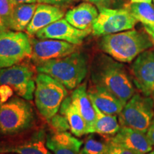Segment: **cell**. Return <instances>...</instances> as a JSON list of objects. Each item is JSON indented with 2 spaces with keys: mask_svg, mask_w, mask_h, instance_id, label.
<instances>
[{
  "mask_svg": "<svg viewBox=\"0 0 154 154\" xmlns=\"http://www.w3.org/2000/svg\"><path fill=\"white\" fill-rule=\"evenodd\" d=\"M98 15L99 11L93 4L83 2L67 11L65 19L74 27L84 30L92 28Z\"/></svg>",
  "mask_w": 154,
  "mask_h": 154,
  "instance_id": "19",
  "label": "cell"
},
{
  "mask_svg": "<svg viewBox=\"0 0 154 154\" xmlns=\"http://www.w3.org/2000/svg\"><path fill=\"white\" fill-rule=\"evenodd\" d=\"M146 136H147V138H149L151 145L154 146V118L152 120L151 124H150L149 128H148V131H146Z\"/></svg>",
  "mask_w": 154,
  "mask_h": 154,
  "instance_id": "29",
  "label": "cell"
},
{
  "mask_svg": "<svg viewBox=\"0 0 154 154\" xmlns=\"http://www.w3.org/2000/svg\"><path fill=\"white\" fill-rule=\"evenodd\" d=\"M137 22L126 7L122 9L100 7L99 15L92 25L91 33L96 36L119 33L133 29Z\"/></svg>",
  "mask_w": 154,
  "mask_h": 154,
  "instance_id": "10",
  "label": "cell"
},
{
  "mask_svg": "<svg viewBox=\"0 0 154 154\" xmlns=\"http://www.w3.org/2000/svg\"><path fill=\"white\" fill-rule=\"evenodd\" d=\"M64 16V11L57 5L38 4L34 16L26 29V33L29 36L35 35L42 29L63 19Z\"/></svg>",
  "mask_w": 154,
  "mask_h": 154,
  "instance_id": "15",
  "label": "cell"
},
{
  "mask_svg": "<svg viewBox=\"0 0 154 154\" xmlns=\"http://www.w3.org/2000/svg\"><path fill=\"white\" fill-rule=\"evenodd\" d=\"M74 0H37L38 3L48 4L51 5H62L72 3Z\"/></svg>",
  "mask_w": 154,
  "mask_h": 154,
  "instance_id": "28",
  "label": "cell"
},
{
  "mask_svg": "<svg viewBox=\"0 0 154 154\" xmlns=\"http://www.w3.org/2000/svg\"><path fill=\"white\" fill-rule=\"evenodd\" d=\"M146 154H154V149H152L151 151H149V153H147Z\"/></svg>",
  "mask_w": 154,
  "mask_h": 154,
  "instance_id": "35",
  "label": "cell"
},
{
  "mask_svg": "<svg viewBox=\"0 0 154 154\" xmlns=\"http://www.w3.org/2000/svg\"><path fill=\"white\" fill-rule=\"evenodd\" d=\"M151 96H152V98H153V103H154V94H153V95H152Z\"/></svg>",
  "mask_w": 154,
  "mask_h": 154,
  "instance_id": "37",
  "label": "cell"
},
{
  "mask_svg": "<svg viewBox=\"0 0 154 154\" xmlns=\"http://www.w3.org/2000/svg\"><path fill=\"white\" fill-rule=\"evenodd\" d=\"M32 47L27 34L8 29L0 33V69L7 68L31 58Z\"/></svg>",
  "mask_w": 154,
  "mask_h": 154,
  "instance_id": "8",
  "label": "cell"
},
{
  "mask_svg": "<svg viewBox=\"0 0 154 154\" xmlns=\"http://www.w3.org/2000/svg\"><path fill=\"white\" fill-rule=\"evenodd\" d=\"M38 4H20L13 6L9 29L16 32L26 30L35 12Z\"/></svg>",
  "mask_w": 154,
  "mask_h": 154,
  "instance_id": "21",
  "label": "cell"
},
{
  "mask_svg": "<svg viewBox=\"0 0 154 154\" xmlns=\"http://www.w3.org/2000/svg\"><path fill=\"white\" fill-rule=\"evenodd\" d=\"M72 101L85 121L87 134L94 133L96 112L87 91V83L84 82L74 89L71 94Z\"/></svg>",
  "mask_w": 154,
  "mask_h": 154,
  "instance_id": "18",
  "label": "cell"
},
{
  "mask_svg": "<svg viewBox=\"0 0 154 154\" xmlns=\"http://www.w3.org/2000/svg\"><path fill=\"white\" fill-rule=\"evenodd\" d=\"M93 106L96 112L94 133L107 139L115 136L121 128L116 115L107 114L100 111L94 104Z\"/></svg>",
  "mask_w": 154,
  "mask_h": 154,
  "instance_id": "22",
  "label": "cell"
},
{
  "mask_svg": "<svg viewBox=\"0 0 154 154\" xmlns=\"http://www.w3.org/2000/svg\"><path fill=\"white\" fill-rule=\"evenodd\" d=\"M83 141L69 132L47 133L46 145L54 154H81Z\"/></svg>",
  "mask_w": 154,
  "mask_h": 154,
  "instance_id": "16",
  "label": "cell"
},
{
  "mask_svg": "<svg viewBox=\"0 0 154 154\" xmlns=\"http://www.w3.org/2000/svg\"><path fill=\"white\" fill-rule=\"evenodd\" d=\"M12 6L20 4H34L37 2V0H9Z\"/></svg>",
  "mask_w": 154,
  "mask_h": 154,
  "instance_id": "31",
  "label": "cell"
},
{
  "mask_svg": "<svg viewBox=\"0 0 154 154\" xmlns=\"http://www.w3.org/2000/svg\"><path fill=\"white\" fill-rule=\"evenodd\" d=\"M85 1L97 5L99 8L104 7V6L108 5V3L109 2V0H85Z\"/></svg>",
  "mask_w": 154,
  "mask_h": 154,
  "instance_id": "30",
  "label": "cell"
},
{
  "mask_svg": "<svg viewBox=\"0 0 154 154\" xmlns=\"http://www.w3.org/2000/svg\"><path fill=\"white\" fill-rule=\"evenodd\" d=\"M109 140L138 154H146L153 149L146 133L128 127H121L119 131Z\"/></svg>",
  "mask_w": 154,
  "mask_h": 154,
  "instance_id": "14",
  "label": "cell"
},
{
  "mask_svg": "<svg viewBox=\"0 0 154 154\" xmlns=\"http://www.w3.org/2000/svg\"><path fill=\"white\" fill-rule=\"evenodd\" d=\"M126 7L143 26H154V7L151 4L131 2Z\"/></svg>",
  "mask_w": 154,
  "mask_h": 154,
  "instance_id": "23",
  "label": "cell"
},
{
  "mask_svg": "<svg viewBox=\"0 0 154 154\" xmlns=\"http://www.w3.org/2000/svg\"><path fill=\"white\" fill-rule=\"evenodd\" d=\"M153 0H131V3H150L151 4Z\"/></svg>",
  "mask_w": 154,
  "mask_h": 154,
  "instance_id": "34",
  "label": "cell"
},
{
  "mask_svg": "<svg viewBox=\"0 0 154 154\" xmlns=\"http://www.w3.org/2000/svg\"><path fill=\"white\" fill-rule=\"evenodd\" d=\"M47 131L36 126L0 140V152L15 154H52L46 145Z\"/></svg>",
  "mask_w": 154,
  "mask_h": 154,
  "instance_id": "6",
  "label": "cell"
},
{
  "mask_svg": "<svg viewBox=\"0 0 154 154\" xmlns=\"http://www.w3.org/2000/svg\"><path fill=\"white\" fill-rule=\"evenodd\" d=\"M98 45L115 60L131 63L143 51L153 48L154 42L145 30L130 29L102 36Z\"/></svg>",
  "mask_w": 154,
  "mask_h": 154,
  "instance_id": "2",
  "label": "cell"
},
{
  "mask_svg": "<svg viewBox=\"0 0 154 154\" xmlns=\"http://www.w3.org/2000/svg\"><path fill=\"white\" fill-rule=\"evenodd\" d=\"M109 148H108L106 154H138L129 149L123 147V146H119L118 144L113 143L109 140Z\"/></svg>",
  "mask_w": 154,
  "mask_h": 154,
  "instance_id": "27",
  "label": "cell"
},
{
  "mask_svg": "<svg viewBox=\"0 0 154 154\" xmlns=\"http://www.w3.org/2000/svg\"><path fill=\"white\" fill-rule=\"evenodd\" d=\"M144 30L149 34L154 42V26H143Z\"/></svg>",
  "mask_w": 154,
  "mask_h": 154,
  "instance_id": "32",
  "label": "cell"
},
{
  "mask_svg": "<svg viewBox=\"0 0 154 154\" xmlns=\"http://www.w3.org/2000/svg\"><path fill=\"white\" fill-rule=\"evenodd\" d=\"M109 144V139L102 140L96 138L94 135H89L81 149V154H106Z\"/></svg>",
  "mask_w": 154,
  "mask_h": 154,
  "instance_id": "24",
  "label": "cell"
},
{
  "mask_svg": "<svg viewBox=\"0 0 154 154\" xmlns=\"http://www.w3.org/2000/svg\"><path fill=\"white\" fill-rule=\"evenodd\" d=\"M59 111V113L66 118L73 135L76 137H81L87 134L85 121L73 102L72 96H67L65 98L61 103Z\"/></svg>",
  "mask_w": 154,
  "mask_h": 154,
  "instance_id": "20",
  "label": "cell"
},
{
  "mask_svg": "<svg viewBox=\"0 0 154 154\" xmlns=\"http://www.w3.org/2000/svg\"><path fill=\"white\" fill-rule=\"evenodd\" d=\"M31 42L32 47L31 59L36 66L79 51V46L61 40L32 38Z\"/></svg>",
  "mask_w": 154,
  "mask_h": 154,
  "instance_id": "11",
  "label": "cell"
},
{
  "mask_svg": "<svg viewBox=\"0 0 154 154\" xmlns=\"http://www.w3.org/2000/svg\"><path fill=\"white\" fill-rule=\"evenodd\" d=\"M134 84L143 95L154 94V48L146 50L135 59L131 68Z\"/></svg>",
  "mask_w": 154,
  "mask_h": 154,
  "instance_id": "12",
  "label": "cell"
},
{
  "mask_svg": "<svg viewBox=\"0 0 154 154\" xmlns=\"http://www.w3.org/2000/svg\"><path fill=\"white\" fill-rule=\"evenodd\" d=\"M8 29H9L8 28V26H7V25L6 24L5 21L2 19V17H0V33Z\"/></svg>",
  "mask_w": 154,
  "mask_h": 154,
  "instance_id": "33",
  "label": "cell"
},
{
  "mask_svg": "<svg viewBox=\"0 0 154 154\" xmlns=\"http://www.w3.org/2000/svg\"><path fill=\"white\" fill-rule=\"evenodd\" d=\"M12 7L9 0H0V17L5 21L9 29Z\"/></svg>",
  "mask_w": 154,
  "mask_h": 154,
  "instance_id": "26",
  "label": "cell"
},
{
  "mask_svg": "<svg viewBox=\"0 0 154 154\" xmlns=\"http://www.w3.org/2000/svg\"><path fill=\"white\" fill-rule=\"evenodd\" d=\"M87 91L92 103L102 112L117 116L124 109V105L122 102L105 88L91 83L87 88Z\"/></svg>",
  "mask_w": 154,
  "mask_h": 154,
  "instance_id": "17",
  "label": "cell"
},
{
  "mask_svg": "<svg viewBox=\"0 0 154 154\" xmlns=\"http://www.w3.org/2000/svg\"><path fill=\"white\" fill-rule=\"evenodd\" d=\"M34 70L26 61L7 68L0 69V86L6 85L23 99H33L36 88Z\"/></svg>",
  "mask_w": 154,
  "mask_h": 154,
  "instance_id": "9",
  "label": "cell"
},
{
  "mask_svg": "<svg viewBox=\"0 0 154 154\" xmlns=\"http://www.w3.org/2000/svg\"><path fill=\"white\" fill-rule=\"evenodd\" d=\"M153 118V98L135 93L119 114V122L121 127L146 133Z\"/></svg>",
  "mask_w": 154,
  "mask_h": 154,
  "instance_id": "7",
  "label": "cell"
},
{
  "mask_svg": "<svg viewBox=\"0 0 154 154\" xmlns=\"http://www.w3.org/2000/svg\"><path fill=\"white\" fill-rule=\"evenodd\" d=\"M35 111L28 100L17 94L0 101V136H14L37 126Z\"/></svg>",
  "mask_w": 154,
  "mask_h": 154,
  "instance_id": "3",
  "label": "cell"
},
{
  "mask_svg": "<svg viewBox=\"0 0 154 154\" xmlns=\"http://www.w3.org/2000/svg\"><path fill=\"white\" fill-rule=\"evenodd\" d=\"M51 131L54 133L66 132L70 130V126L64 116L57 113L48 121Z\"/></svg>",
  "mask_w": 154,
  "mask_h": 154,
  "instance_id": "25",
  "label": "cell"
},
{
  "mask_svg": "<svg viewBox=\"0 0 154 154\" xmlns=\"http://www.w3.org/2000/svg\"><path fill=\"white\" fill-rule=\"evenodd\" d=\"M153 3H154V0H153Z\"/></svg>",
  "mask_w": 154,
  "mask_h": 154,
  "instance_id": "38",
  "label": "cell"
},
{
  "mask_svg": "<svg viewBox=\"0 0 154 154\" xmlns=\"http://www.w3.org/2000/svg\"><path fill=\"white\" fill-rule=\"evenodd\" d=\"M91 83L107 90L125 104L135 94L132 82L121 62L103 54L96 55L90 66Z\"/></svg>",
  "mask_w": 154,
  "mask_h": 154,
  "instance_id": "1",
  "label": "cell"
},
{
  "mask_svg": "<svg viewBox=\"0 0 154 154\" xmlns=\"http://www.w3.org/2000/svg\"><path fill=\"white\" fill-rule=\"evenodd\" d=\"M38 73L47 74L69 90L75 89L84 81L88 72V57L76 51L66 57L40 63L36 67Z\"/></svg>",
  "mask_w": 154,
  "mask_h": 154,
  "instance_id": "4",
  "label": "cell"
},
{
  "mask_svg": "<svg viewBox=\"0 0 154 154\" xmlns=\"http://www.w3.org/2000/svg\"><path fill=\"white\" fill-rule=\"evenodd\" d=\"M0 154H13V153H1V152H0Z\"/></svg>",
  "mask_w": 154,
  "mask_h": 154,
  "instance_id": "36",
  "label": "cell"
},
{
  "mask_svg": "<svg viewBox=\"0 0 154 154\" xmlns=\"http://www.w3.org/2000/svg\"><path fill=\"white\" fill-rule=\"evenodd\" d=\"M91 32L92 28L79 29L67 22L66 19H61L42 29L35 36L40 39L61 40L79 46Z\"/></svg>",
  "mask_w": 154,
  "mask_h": 154,
  "instance_id": "13",
  "label": "cell"
},
{
  "mask_svg": "<svg viewBox=\"0 0 154 154\" xmlns=\"http://www.w3.org/2000/svg\"><path fill=\"white\" fill-rule=\"evenodd\" d=\"M34 101L36 109L47 121L57 114L61 104L68 95L67 88L53 77L38 73L35 78Z\"/></svg>",
  "mask_w": 154,
  "mask_h": 154,
  "instance_id": "5",
  "label": "cell"
}]
</instances>
